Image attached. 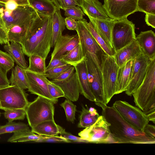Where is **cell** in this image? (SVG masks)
<instances>
[{"instance_id": "obj_42", "label": "cell", "mask_w": 155, "mask_h": 155, "mask_svg": "<svg viewBox=\"0 0 155 155\" xmlns=\"http://www.w3.org/2000/svg\"><path fill=\"white\" fill-rule=\"evenodd\" d=\"M71 66H72L70 64H67L63 66L47 70L45 74H44L47 78L52 80Z\"/></svg>"}, {"instance_id": "obj_7", "label": "cell", "mask_w": 155, "mask_h": 155, "mask_svg": "<svg viewBox=\"0 0 155 155\" xmlns=\"http://www.w3.org/2000/svg\"><path fill=\"white\" fill-rule=\"evenodd\" d=\"M135 25L127 18L115 20L112 31L113 48L116 51L136 40Z\"/></svg>"}, {"instance_id": "obj_26", "label": "cell", "mask_w": 155, "mask_h": 155, "mask_svg": "<svg viewBox=\"0 0 155 155\" xmlns=\"http://www.w3.org/2000/svg\"><path fill=\"white\" fill-rule=\"evenodd\" d=\"M5 51L12 57L17 65L24 69L28 67L24 54L21 44L14 41H11L4 46Z\"/></svg>"}, {"instance_id": "obj_47", "label": "cell", "mask_w": 155, "mask_h": 155, "mask_svg": "<svg viewBox=\"0 0 155 155\" xmlns=\"http://www.w3.org/2000/svg\"><path fill=\"white\" fill-rule=\"evenodd\" d=\"M60 134L61 136L70 140L71 142L87 143L86 140L81 137L74 136L69 133L66 132L63 128L61 130Z\"/></svg>"}, {"instance_id": "obj_56", "label": "cell", "mask_w": 155, "mask_h": 155, "mask_svg": "<svg viewBox=\"0 0 155 155\" xmlns=\"http://www.w3.org/2000/svg\"><path fill=\"white\" fill-rule=\"evenodd\" d=\"M75 2L77 3L78 5L81 7L82 3V0H74Z\"/></svg>"}, {"instance_id": "obj_1", "label": "cell", "mask_w": 155, "mask_h": 155, "mask_svg": "<svg viewBox=\"0 0 155 155\" xmlns=\"http://www.w3.org/2000/svg\"><path fill=\"white\" fill-rule=\"evenodd\" d=\"M52 24V15L38 14L20 43L24 54L28 57L37 55L46 59L51 48Z\"/></svg>"}, {"instance_id": "obj_39", "label": "cell", "mask_w": 155, "mask_h": 155, "mask_svg": "<svg viewBox=\"0 0 155 155\" xmlns=\"http://www.w3.org/2000/svg\"><path fill=\"white\" fill-rule=\"evenodd\" d=\"M138 11L155 14V0H138Z\"/></svg>"}, {"instance_id": "obj_16", "label": "cell", "mask_w": 155, "mask_h": 155, "mask_svg": "<svg viewBox=\"0 0 155 155\" xmlns=\"http://www.w3.org/2000/svg\"><path fill=\"white\" fill-rule=\"evenodd\" d=\"M79 43L78 34L60 35L57 38L51 55V59H61Z\"/></svg>"}, {"instance_id": "obj_45", "label": "cell", "mask_w": 155, "mask_h": 155, "mask_svg": "<svg viewBox=\"0 0 155 155\" xmlns=\"http://www.w3.org/2000/svg\"><path fill=\"white\" fill-rule=\"evenodd\" d=\"M34 142H65L71 143L70 140L66 139L64 137L58 135L46 136L44 138L35 140Z\"/></svg>"}, {"instance_id": "obj_24", "label": "cell", "mask_w": 155, "mask_h": 155, "mask_svg": "<svg viewBox=\"0 0 155 155\" xmlns=\"http://www.w3.org/2000/svg\"><path fill=\"white\" fill-rule=\"evenodd\" d=\"M35 19L14 25L8 29L7 33L9 41H14L20 44L24 39L29 27Z\"/></svg>"}, {"instance_id": "obj_28", "label": "cell", "mask_w": 155, "mask_h": 155, "mask_svg": "<svg viewBox=\"0 0 155 155\" xmlns=\"http://www.w3.org/2000/svg\"><path fill=\"white\" fill-rule=\"evenodd\" d=\"M85 107L82 105V110L79 117L78 127L86 128L94 123L100 116L97 110L94 107L88 108L87 105Z\"/></svg>"}, {"instance_id": "obj_18", "label": "cell", "mask_w": 155, "mask_h": 155, "mask_svg": "<svg viewBox=\"0 0 155 155\" xmlns=\"http://www.w3.org/2000/svg\"><path fill=\"white\" fill-rule=\"evenodd\" d=\"M142 52L137 41H134L116 51L114 57L119 67L130 60H134Z\"/></svg>"}, {"instance_id": "obj_54", "label": "cell", "mask_w": 155, "mask_h": 155, "mask_svg": "<svg viewBox=\"0 0 155 155\" xmlns=\"http://www.w3.org/2000/svg\"><path fill=\"white\" fill-rule=\"evenodd\" d=\"M10 1H13L15 2L18 5H29V0H0V2L5 3Z\"/></svg>"}, {"instance_id": "obj_32", "label": "cell", "mask_w": 155, "mask_h": 155, "mask_svg": "<svg viewBox=\"0 0 155 155\" xmlns=\"http://www.w3.org/2000/svg\"><path fill=\"white\" fill-rule=\"evenodd\" d=\"M86 25L91 34L102 48L108 55L114 56L116 53L114 49L96 31L90 21H86Z\"/></svg>"}, {"instance_id": "obj_43", "label": "cell", "mask_w": 155, "mask_h": 155, "mask_svg": "<svg viewBox=\"0 0 155 155\" xmlns=\"http://www.w3.org/2000/svg\"><path fill=\"white\" fill-rule=\"evenodd\" d=\"M75 71V68L74 66H72L57 77L52 80L51 81L57 84L64 82L69 79Z\"/></svg>"}, {"instance_id": "obj_27", "label": "cell", "mask_w": 155, "mask_h": 155, "mask_svg": "<svg viewBox=\"0 0 155 155\" xmlns=\"http://www.w3.org/2000/svg\"><path fill=\"white\" fill-rule=\"evenodd\" d=\"M64 18L61 15L60 9L57 8L52 14L51 48L54 47L59 36L65 29Z\"/></svg>"}, {"instance_id": "obj_9", "label": "cell", "mask_w": 155, "mask_h": 155, "mask_svg": "<svg viewBox=\"0 0 155 155\" xmlns=\"http://www.w3.org/2000/svg\"><path fill=\"white\" fill-rule=\"evenodd\" d=\"M113 106L129 124L138 130L143 132L149 121L147 115L141 110L126 101L120 100L116 101Z\"/></svg>"}, {"instance_id": "obj_51", "label": "cell", "mask_w": 155, "mask_h": 155, "mask_svg": "<svg viewBox=\"0 0 155 155\" xmlns=\"http://www.w3.org/2000/svg\"><path fill=\"white\" fill-rule=\"evenodd\" d=\"M145 19L148 25L155 28V14L146 13Z\"/></svg>"}, {"instance_id": "obj_22", "label": "cell", "mask_w": 155, "mask_h": 155, "mask_svg": "<svg viewBox=\"0 0 155 155\" xmlns=\"http://www.w3.org/2000/svg\"><path fill=\"white\" fill-rule=\"evenodd\" d=\"M133 64V60H130L119 67L117 72L115 94L125 91L128 85Z\"/></svg>"}, {"instance_id": "obj_23", "label": "cell", "mask_w": 155, "mask_h": 155, "mask_svg": "<svg viewBox=\"0 0 155 155\" xmlns=\"http://www.w3.org/2000/svg\"><path fill=\"white\" fill-rule=\"evenodd\" d=\"M57 84L61 88L64 94V97L66 99L73 102L78 100L80 90L75 71L68 80Z\"/></svg>"}, {"instance_id": "obj_31", "label": "cell", "mask_w": 155, "mask_h": 155, "mask_svg": "<svg viewBox=\"0 0 155 155\" xmlns=\"http://www.w3.org/2000/svg\"><path fill=\"white\" fill-rule=\"evenodd\" d=\"M45 137L36 134L30 130H23L14 133L12 136L7 141L11 143L34 142Z\"/></svg>"}, {"instance_id": "obj_40", "label": "cell", "mask_w": 155, "mask_h": 155, "mask_svg": "<svg viewBox=\"0 0 155 155\" xmlns=\"http://www.w3.org/2000/svg\"><path fill=\"white\" fill-rule=\"evenodd\" d=\"M64 10V15L66 17H69L75 20H82L85 15L83 11L78 5L67 8Z\"/></svg>"}, {"instance_id": "obj_44", "label": "cell", "mask_w": 155, "mask_h": 155, "mask_svg": "<svg viewBox=\"0 0 155 155\" xmlns=\"http://www.w3.org/2000/svg\"><path fill=\"white\" fill-rule=\"evenodd\" d=\"M57 8L63 10L78 5L74 0H51Z\"/></svg>"}, {"instance_id": "obj_12", "label": "cell", "mask_w": 155, "mask_h": 155, "mask_svg": "<svg viewBox=\"0 0 155 155\" xmlns=\"http://www.w3.org/2000/svg\"><path fill=\"white\" fill-rule=\"evenodd\" d=\"M119 68L114 56L107 55L104 62L101 70L103 90L107 104L115 94Z\"/></svg>"}, {"instance_id": "obj_38", "label": "cell", "mask_w": 155, "mask_h": 155, "mask_svg": "<svg viewBox=\"0 0 155 155\" xmlns=\"http://www.w3.org/2000/svg\"><path fill=\"white\" fill-rule=\"evenodd\" d=\"M4 111V117L8 122L15 120H23L26 116L25 110L24 109H8Z\"/></svg>"}, {"instance_id": "obj_49", "label": "cell", "mask_w": 155, "mask_h": 155, "mask_svg": "<svg viewBox=\"0 0 155 155\" xmlns=\"http://www.w3.org/2000/svg\"><path fill=\"white\" fill-rule=\"evenodd\" d=\"M65 26L69 30H75L77 26V21L69 17L64 18Z\"/></svg>"}, {"instance_id": "obj_19", "label": "cell", "mask_w": 155, "mask_h": 155, "mask_svg": "<svg viewBox=\"0 0 155 155\" xmlns=\"http://www.w3.org/2000/svg\"><path fill=\"white\" fill-rule=\"evenodd\" d=\"M89 18L96 31L113 48L112 31L114 23L116 20L109 17L105 18Z\"/></svg>"}, {"instance_id": "obj_13", "label": "cell", "mask_w": 155, "mask_h": 155, "mask_svg": "<svg viewBox=\"0 0 155 155\" xmlns=\"http://www.w3.org/2000/svg\"><path fill=\"white\" fill-rule=\"evenodd\" d=\"M138 0H104V7L108 16L116 20L125 18L138 11Z\"/></svg>"}, {"instance_id": "obj_52", "label": "cell", "mask_w": 155, "mask_h": 155, "mask_svg": "<svg viewBox=\"0 0 155 155\" xmlns=\"http://www.w3.org/2000/svg\"><path fill=\"white\" fill-rule=\"evenodd\" d=\"M143 132L155 138V127L154 125L147 124Z\"/></svg>"}, {"instance_id": "obj_10", "label": "cell", "mask_w": 155, "mask_h": 155, "mask_svg": "<svg viewBox=\"0 0 155 155\" xmlns=\"http://www.w3.org/2000/svg\"><path fill=\"white\" fill-rule=\"evenodd\" d=\"M78 135L87 143H114L110 136L108 124L102 115L94 123L85 128Z\"/></svg>"}, {"instance_id": "obj_11", "label": "cell", "mask_w": 155, "mask_h": 155, "mask_svg": "<svg viewBox=\"0 0 155 155\" xmlns=\"http://www.w3.org/2000/svg\"><path fill=\"white\" fill-rule=\"evenodd\" d=\"M0 15L7 31L14 25L35 19L38 14L30 5H19L16 9L10 10L6 8L3 3L0 2Z\"/></svg>"}, {"instance_id": "obj_5", "label": "cell", "mask_w": 155, "mask_h": 155, "mask_svg": "<svg viewBox=\"0 0 155 155\" xmlns=\"http://www.w3.org/2000/svg\"><path fill=\"white\" fill-rule=\"evenodd\" d=\"M54 103L46 98L38 96L29 103L26 108V116L32 128L44 121L54 120Z\"/></svg>"}, {"instance_id": "obj_46", "label": "cell", "mask_w": 155, "mask_h": 155, "mask_svg": "<svg viewBox=\"0 0 155 155\" xmlns=\"http://www.w3.org/2000/svg\"><path fill=\"white\" fill-rule=\"evenodd\" d=\"M9 43L7 30L4 22L0 15V44H7Z\"/></svg>"}, {"instance_id": "obj_35", "label": "cell", "mask_w": 155, "mask_h": 155, "mask_svg": "<svg viewBox=\"0 0 155 155\" xmlns=\"http://www.w3.org/2000/svg\"><path fill=\"white\" fill-rule=\"evenodd\" d=\"M29 130L30 129L28 125L24 123L8 122L5 125H0V135Z\"/></svg>"}, {"instance_id": "obj_3", "label": "cell", "mask_w": 155, "mask_h": 155, "mask_svg": "<svg viewBox=\"0 0 155 155\" xmlns=\"http://www.w3.org/2000/svg\"><path fill=\"white\" fill-rule=\"evenodd\" d=\"M132 95L136 105L147 115L155 112V59L151 60L143 80Z\"/></svg>"}, {"instance_id": "obj_36", "label": "cell", "mask_w": 155, "mask_h": 155, "mask_svg": "<svg viewBox=\"0 0 155 155\" xmlns=\"http://www.w3.org/2000/svg\"><path fill=\"white\" fill-rule=\"evenodd\" d=\"M15 61L8 53L0 50V68L6 74L14 67Z\"/></svg>"}, {"instance_id": "obj_14", "label": "cell", "mask_w": 155, "mask_h": 155, "mask_svg": "<svg viewBox=\"0 0 155 155\" xmlns=\"http://www.w3.org/2000/svg\"><path fill=\"white\" fill-rule=\"evenodd\" d=\"M143 52L133 60L130 81L125 91L128 96L132 94L140 85L146 75L151 60Z\"/></svg>"}, {"instance_id": "obj_33", "label": "cell", "mask_w": 155, "mask_h": 155, "mask_svg": "<svg viewBox=\"0 0 155 155\" xmlns=\"http://www.w3.org/2000/svg\"><path fill=\"white\" fill-rule=\"evenodd\" d=\"M29 57V65L26 69L36 73L45 74L46 70V60L35 55H31Z\"/></svg>"}, {"instance_id": "obj_2", "label": "cell", "mask_w": 155, "mask_h": 155, "mask_svg": "<svg viewBox=\"0 0 155 155\" xmlns=\"http://www.w3.org/2000/svg\"><path fill=\"white\" fill-rule=\"evenodd\" d=\"M102 115L109 124L114 143L152 144L155 138L141 131L127 122L113 106L102 109Z\"/></svg>"}, {"instance_id": "obj_21", "label": "cell", "mask_w": 155, "mask_h": 155, "mask_svg": "<svg viewBox=\"0 0 155 155\" xmlns=\"http://www.w3.org/2000/svg\"><path fill=\"white\" fill-rule=\"evenodd\" d=\"M81 7L88 18L100 19L109 17L103 5L98 0H82Z\"/></svg>"}, {"instance_id": "obj_29", "label": "cell", "mask_w": 155, "mask_h": 155, "mask_svg": "<svg viewBox=\"0 0 155 155\" xmlns=\"http://www.w3.org/2000/svg\"><path fill=\"white\" fill-rule=\"evenodd\" d=\"M29 2L38 14L50 16L57 8L51 0H29Z\"/></svg>"}, {"instance_id": "obj_8", "label": "cell", "mask_w": 155, "mask_h": 155, "mask_svg": "<svg viewBox=\"0 0 155 155\" xmlns=\"http://www.w3.org/2000/svg\"><path fill=\"white\" fill-rule=\"evenodd\" d=\"M24 89L15 85L0 89V102L1 109H25L29 102Z\"/></svg>"}, {"instance_id": "obj_37", "label": "cell", "mask_w": 155, "mask_h": 155, "mask_svg": "<svg viewBox=\"0 0 155 155\" xmlns=\"http://www.w3.org/2000/svg\"><path fill=\"white\" fill-rule=\"evenodd\" d=\"M60 105L65 111L67 121L74 123L75 120L76 106L73 103L72 101L67 99L61 104Z\"/></svg>"}, {"instance_id": "obj_34", "label": "cell", "mask_w": 155, "mask_h": 155, "mask_svg": "<svg viewBox=\"0 0 155 155\" xmlns=\"http://www.w3.org/2000/svg\"><path fill=\"white\" fill-rule=\"evenodd\" d=\"M83 54L79 43L61 59L68 64L74 66L85 58Z\"/></svg>"}, {"instance_id": "obj_30", "label": "cell", "mask_w": 155, "mask_h": 155, "mask_svg": "<svg viewBox=\"0 0 155 155\" xmlns=\"http://www.w3.org/2000/svg\"><path fill=\"white\" fill-rule=\"evenodd\" d=\"M9 81L11 85H16L24 90L28 89V83L24 69L17 65L12 69Z\"/></svg>"}, {"instance_id": "obj_15", "label": "cell", "mask_w": 155, "mask_h": 155, "mask_svg": "<svg viewBox=\"0 0 155 155\" xmlns=\"http://www.w3.org/2000/svg\"><path fill=\"white\" fill-rule=\"evenodd\" d=\"M24 70L28 83V91L31 94L46 98L56 104L58 99L54 98L49 94L45 81L47 77L44 74Z\"/></svg>"}, {"instance_id": "obj_17", "label": "cell", "mask_w": 155, "mask_h": 155, "mask_svg": "<svg viewBox=\"0 0 155 155\" xmlns=\"http://www.w3.org/2000/svg\"><path fill=\"white\" fill-rule=\"evenodd\" d=\"M74 66L79 86L80 93L87 99L94 102V98L91 91L88 79L85 58Z\"/></svg>"}, {"instance_id": "obj_53", "label": "cell", "mask_w": 155, "mask_h": 155, "mask_svg": "<svg viewBox=\"0 0 155 155\" xmlns=\"http://www.w3.org/2000/svg\"><path fill=\"white\" fill-rule=\"evenodd\" d=\"M4 4L6 8L10 10L16 9L19 5L15 2L13 1H8Z\"/></svg>"}, {"instance_id": "obj_20", "label": "cell", "mask_w": 155, "mask_h": 155, "mask_svg": "<svg viewBox=\"0 0 155 155\" xmlns=\"http://www.w3.org/2000/svg\"><path fill=\"white\" fill-rule=\"evenodd\" d=\"M142 52L151 60L155 59V34L152 30L141 31L136 36Z\"/></svg>"}, {"instance_id": "obj_50", "label": "cell", "mask_w": 155, "mask_h": 155, "mask_svg": "<svg viewBox=\"0 0 155 155\" xmlns=\"http://www.w3.org/2000/svg\"><path fill=\"white\" fill-rule=\"evenodd\" d=\"M10 85L7 74H5L0 68V89Z\"/></svg>"}, {"instance_id": "obj_6", "label": "cell", "mask_w": 155, "mask_h": 155, "mask_svg": "<svg viewBox=\"0 0 155 155\" xmlns=\"http://www.w3.org/2000/svg\"><path fill=\"white\" fill-rule=\"evenodd\" d=\"M85 59L89 81L94 102L102 109L107 105L104 93L102 72L90 54L86 53Z\"/></svg>"}, {"instance_id": "obj_48", "label": "cell", "mask_w": 155, "mask_h": 155, "mask_svg": "<svg viewBox=\"0 0 155 155\" xmlns=\"http://www.w3.org/2000/svg\"><path fill=\"white\" fill-rule=\"evenodd\" d=\"M67 64H68L61 59L57 58L51 59L48 66L46 67V70L63 66Z\"/></svg>"}, {"instance_id": "obj_57", "label": "cell", "mask_w": 155, "mask_h": 155, "mask_svg": "<svg viewBox=\"0 0 155 155\" xmlns=\"http://www.w3.org/2000/svg\"><path fill=\"white\" fill-rule=\"evenodd\" d=\"M1 103H0V109H1Z\"/></svg>"}, {"instance_id": "obj_41", "label": "cell", "mask_w": 155, "mask_h": 155, "mask_svg": "<svg viewBox=\"0 0 155 155\" xmlns=\"http://www.w3.org/2000/svg\"><path fill=\"white\" fill-rule=\"evenodd\" d=\"M49 92L51 97L54 99L64 97V93L61 88L58 85L49 81L47 78L45 79Z\"/></svg>"}, {"instance_id": "obj_58", "label": "cell", "mask_w": 155, "mask_h": 155, "mask_svg": "<svg viewBox=\"0 0 155 155\" xmlns=\"http://www.w3.org/2000/svg\"><path fill=\"white\" fill-rule=\"evenodd\" d=\"M1 112H0V117H1Z\"/></svg>"}, {"instance_id": "obj_25", "label": "cell", "mask_w": 155, "mask_h": 155, "mask_svg": "<svg viewBox=\"0 0 155 155\" xmlns=\"http://www.w3.org/2000/svg\"><path fill=\"white\" fill-rule=\"evenodd\" d=\"M63 128L57 124L54 120L42 122L31 128V131L40 135L51 136L58 135Z\"/></svg>"}, {"instance_id": "obj_4", "label": "cell", "mask_w": 155, "mask_h": 155, "mask_svg": "<svg viewBox=\"0 0 155 155\" xmlns=\"http://www.w3.org/2000/svg\"><path fill=\"white\" fill-rule=\"evenodd\" d=\"M85 19L77 21V26L75 30L79 39L81 51L85 56L86 53H89L101 71L103 63L107 54L102 48L93 37L86 24Z\"/></svg>"}, {"instance_id": "obj_55", "label": "cell", "mask_w": 155, "mask_h": 155, "mask_svg": "<svg viewBox=\"0 0 155 155\" xmlns=\"http://www.w3.org/2000/svg\"><path fill=\"white\" fill-rule=\"evenodd\" d=\"M149 121L152 122L154 124L155 123V112L150 113L147 115Z\"/></svg>"}]
</instances>
